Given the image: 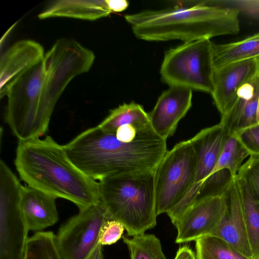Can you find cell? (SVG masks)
I'll use <instances>...</instances> for the list:
<instances>
[{
  "label": "cell",
  "mask_w": 259,
  "mask_h": 259,
  "mask_svg": "<svg viewBox=\"0 0 259 259\" xmlns=\"http://www.w3.org/2000/svg\"><path fill=\"white\" fill-rule=\"evenodd\" d=\"M195 241L196 259H252L213 235L204 236Z\"/></svg>",
  "instance_id": "obj_23"
},
{
  "label": "cell",
  "mask_w": 259,
  "mask_h": 259,
  "mask_svg": "<svg viewBox=\"0 0 259 259\" xmlns=\"http://www.w3.org/2000/svg\"><path fill=\"white\" fill-rule=\"evenodd\" d=\"M215 4L237 10L239 12L259 20V0H213Z\"/></svg>",
  "instance_id": "obj_27"
},
{
  "label": "cell",
  "mask_w": 259,
  "mask_h": 259,
  "mask_svg": "<svg viewBox=\"0 0 259 259\" xmlns=\"http://www.w3.org/2000/svg\"><path fill=\"white\" fill-rule=\"evenodd\" d=\"M110 9L113 12H121L126 10L129 5L125 0H109Z\"/></svg>",
  "instance_id": "obj_31"
},
{
  "label": "cell",
  "mask_w": 259,
  "mask_h": 259,
  "mask_svg": "<svg viewBox=\"0 0 259 259\" xmlns=\"http://www.w3.org/2000/svg\"><path fill=\"white\" fill-rule=\"evenodd\" d=\"M258 259H259V257H258Z\"/></svg>",
  "instance_id": "obj_34"
},
{
  "label": "cell",
  "mask_w": 259,
  "mask_h": 259,
  "mask_svg": "<svg viewBox=\"0 0 259 259\" xmlns=\"http://www.w3.org/2000/svg\"><path fill=\"white\" fill-rule=\"evenodd\" d=\"M195 152L190 140L181 142L167 151L154 172L157 216L179 203L194 184Z\"/></svg>",
  "instance_id": "obj_7"
},
{
  "label": "cell",
  "mask_w": 259,
  "mask_h": 259,
  "mask_svg": "<svg viewBox=\"0 0 259 259\" xmlns=\"http://www.w3.org/2000/svg\"><path fill=\"white\" fill-rule=\"evenodd\" d=\"M236 177L231 180L224 191L227 205L226 214L210 235L224 240L238 251L253 259L241 194Z\"/></svg>",
  "instance_id": "obj_13"
},
{
  "label": "cell",
  "mask_w": 259,
  "mask_h": 259,
  "mask_svg": "<svg viewBox=\"0 0 259 259\" xmlns=\"http://www.w3.org/2000/svg\"><path fill=\"white\" fill-rule=\"evenodd\" d=\"M125 125H133L140 131L153 129L148 113L142 105L134 102L123 103L110 110L98 125L105 131L115 133L119 127Z\"/></svg>",
  "instance_id": "obj_20"
},
{
  "label": "cell",
  "mask_w": 259,
  "mask_h": 259,
  "mask_svg": "<svg viewBox=\"0 0 259 259\" xmlns=\"http://www.w3.org/2000/svg\"><path fill=\"white\" fill-rule=\"evenodd\" d=\"M45 53L38 42L29 39L14 44L0 60V97L3 98L13 84L27 71L39 63Z\"/></svg>",
  "instance_id": "obj_14"
},
{
  "label": "cell",
  "mask_w": 259,
  "mask_h": 259,
  "mask_svg": "<svg viewBox=\"0 0 259 259\" xmlns=\"http://www.w3.org/2000/svg\"><path fill=\"white\" fill-rule=\"evenodd\" d=\"M227 135H233L259 123V78L257 73L238 90L228 111L220 122Z\"/></svg>",
  "instance_id": "obj_16"
},
{
  "label": "cell",
  "mask_w": 259,
  "mask_h": 259,
  "mask_svg": "<svg viewBox=\"0 0 259 259\" xmlns=\"http://www.w3.org/2000/svg\"><path fill=\"white\" fill-rule=\"evenodd\" d=\"M87 259H103L102 245L99 243Z\"/></svg>",
  "instance_id": "obj_32"
},
{
  "label": "cell",
  "mask_w": 259,
  "mask_h": 259,
  "mask_svg": "<svg viewBox=\"0 0 259 259\" xmlns=\"http://www.w3.org/2000/svg\"><path fill=\"white\" fill-rule=\"evenodd\" d=\"M227 135L224 126L219 123L201 130L190 139L196 158L195 181L185 197L167 212L175 225L196 200L204 181L211 175L219 160Z\"/></svg>",
  "instance_id": "obj_10"
},
{
  "label": "cell",
  "mask_w": 259,
  "mask_h": 259,
  "mask_svg": "<svg viewBox=\"0 0 259 259\" xmlns=\"http://www.w3.org/2000/svg\"><path fill=\"white\" fill-rule=\"evenodd\" d=\"M174 259H196V257L188 246L183 245L179 248Z\"/></svg>",
  "instance_id": "obj_30"
},
{
  "label": "cell",
  "mask_w": 259,
  "mask_h": 259,
  "mask_svg": "<svg viewBox=\"0 0 259 259\" xmlns=\"http://www.w3.org/2000/svg\"><path fill=\"white\" fill-rule=\"evenodd\" d=\"M95 59L93 52L78 42L62 38L13 84L6 95L5 120L19 141L46 133L66 87L75 77L89 71Z\"/></svg>",
  "instance_id": "obj_1"
},
{
  "label": "cell",
  "mask_w": 259,
  "mask_h": 259,
  "mask_svg": "<svg viewBox=\"0 0 259 259\" xmlns=\"http://www.w3.org/2000/svg\"><path fill=\"white\" fill-rule=\"evenodd\" d=\"M258 57L259 33L235 42L218 45L213 44V69Z\"/></svg>",
  "instance_id": "obj_19"
},
{
  "label": "cell",
  "mask_w": 259,
  "mask_h": 259,
  "mask_svg": "<svg viewBox=\"0 0 259 259\" xmlns=\"http://www.w3.org/2000/svg\"><path fill=\"white\" fill-rule=\"evenodd\" d=\"M130 259H166L159 239L153 234H141L122 237Z\"/></svg>",
  "instance_id": "obj_25"
},
{
  "label": "cell",
  "mask_w": 259,
  "mask_h": 259,
  "mask_svg": "<svg viewBox=\"0 0 259 259\" xmlns=\"http://www.w3.org/2000/svg\"><path fill=\"white\" fill-rule=\"evenodd\" d=\"M243 207L246 231L253 259L259 257V205L245 183L236 176Z\"/></svg>",
  "instance_id": "obj_21"
},
{
  "label": "cell",
  "mask_w": 259,
  "mask_h": 259,
  "mask_svg": "<svg viewBox=\"0 0 259 259\" xmlns=\"http://www.w3.org/2000/svg\"><path fill=\"white\" fill-rule=\"evenodd\" d=\"M125 229L119 222L107 220L102 226L99 236V243L102 245L115 243L122 236Z\"/></svg>",
  "instance_id": "obj_29"
},
{
  "label": "cell",
  "mask_w": 259,
  "mask_h": 259,
  "mask_svg": "<svg viewBox=\"0 0 259 259\" xmlns=\"http://www.w3.org/2000/svg\"><path fill=\"white\" fill-rule=\"evenodd\" d=\"M249 156L247 150L234 135L227 134L219 160L210 176L226 170L233 178H235L244 160Z\"/></svg>",
  "instance_id": "obj_22"
},
{
  "label": "cell",
  "mask_w": 259,
  "mask_h": 259,
  "mask_svg": "<svg viewBox=\"0 0 259 259\" xmlns=\"http://www.w3.org/2000/svg\"><path fill=\"white\" fill-rule=\"evenodd\" d=\"M224 191L196 199L187 209L175 225L178 232L176 243L195 241L212 233L227 211Z\"/></svg>",
  "instance_id": "obj_11"
},
{
  "label": "cell",
  "mask_w": 259,
  "mask_h": 259,
  "mask_svg": "<svg viewBox=\"0 0 259 259\" xmlns=\"http://www.w3.org/2000/svg\"><path fill=\"white\" fill-rule=\"evenodd\" d=\"M23 259H64L58 248L56 235L39 231L29 237Z\"/></svg>",
  "instance_id": "obj_24"
},
{
  "label": "cell",
  "mask_w": 259,
  "mask_h": 259,
  "mask_svg": "<svg viewBox=\"0 0 259 259\" xmlns=\"http://www.w3.org/2000/svg\"><path fill=\"white\" fill-rule=\"evenodd\" d=\"M109 218L100 202L70 218L56 235L59 250L64 259H87L99 243L100 231Z\"/></svg>",
  "instance_id": "obj_9"
},
{
  "label": "cell",
  "mask_w": 259,
  "mask_h": 259,
  "mask_svg": "<svg viewBox=\"0 0 259 259\" xmlns=\"http://www.w3.org/2000/svg\"><path fill=\"white\" fill-rule=\"evenodd\" d=\"M255 59L256 62V73L259 78V57Z\"/></svg>",
  "instance_id": "obj_33"
},
{
  "label": "cell",
  "mask_w": 259,
  "mask_h": 259,
  "mask_svg": "<svg viewBox=\"0 0 259 259\" xmlns=\"http://www.w3.org/2000/svg\"><path fill=\"white\" fill-rule=\"evenodd\" d=\"M172 7L126 15L138 38L147 41L180 40L184 42L224 35L240 30L237 10L213 0L177 1Z\"/></svg>",
  "instance_id": "obj_4"
},
{
  "label": "cell",
  "mask_w": 259,
  "mask_h": 259,
  "mask_svg": "<svg viewBox=\"0 0 259 259\" xmlns=\"http://www.w3.org/2000/svg\"><path fill=\"white\" fill-rule=\"evenodd\" d=\"M112 13L109 0H59L48 5L38 17L40 19L64 17L94 21Z\"/></svg>",
  "instance_id": "obj_18"
},
{
  "label": "cell",
  "mask_w": 259,
  "mask_h": 259,
  "mask_svg": "<svg viewBox=\"0 0 259 259\" xmlns=\"http://www.w3.org/2000/svg\"><path fill=\"white\" fill-rule=\"evenodd\" d=\"M233 135L245 148L250 155H259V123Z\"/></svg>",
  "instance_id": "obj_28"
},
{
  "label": "cell",
  "mask_w": 259,
  "mask_h": 259,
  "mask_svg": "<svg viewBox=\"0 0 259 259\" xmlns=\"http://www.w3.org/2000/svg\"><path fill=\"white\" fill-rule=\"evenodd\" d=\"M237 176L245 183L259 205V155H250L241 166Z\"/></svg>",
  "instance_id": "obj_26"
},
{
  "label": "cell",
  "mask_w": 259,
  "mask_h": 259,
  "mask_svg": "<svg viewBox=\"0 0 259 259\" xmlns=\"http://www.w3.org/2000/svg\"><path fill=\"white\" fill-rule=\"evenodd\" d=\"M57 198L29 186L22 185L20 206L29 231H41L57 222Z\"/></svg>",
  "instance_id": "obj_17"
},
{
  "label": "cell",
  "mask_w": 259,
  "mask_h": 259,
  "mask_svg": "<svg viewBox=\"0 0 259 259\" xmlns=\"http://www.w3.org/2000/svg\"><path fill=\"white\" fill-rule=\"evenodd\" d=\"M166 141L152 130L124 142L97 125L78 135L64 147L77 168L99 181L114 176L155 171L167 151Z\"/></svg>",
  "instance_id": "obj_2"
},
{
  "label": "cell",
  "mask_w": 259,
  "mask_h": 259,
  "mask_svg": "<svg viewBox=\"0 0 259 259\" xmlns=\"http://www.w3.org/2000/svg\"><path fill=\"white\" fill-rule=\"evenodd\" d=\"M14 164L28 186L69 200L79 210L100 202L98 182L77 168L64 146L50 136L19 141Z\"/></svg>",
  "instance_id": "obj_3"
},
{
  "label": "cell",
  "mask_w": 259,
  "mask_h": 259,
  "mask_svg": "<svg viewBox=\"0 0 259 259\" xmlns=\"http://www.w3.org/2000/svg\"><path fill=\"white\" fill-rule=\"evenodd\" d=\"M256 74L255 59L237 62L213 69V102L221 115L225 114L233 105L238 89Z\"/></svg>",
  "instance_id": "obj_15"
},
{
  "label": "cell",
  "mask_w": 259,
  "mask_h": 259,
  "mask_svg": "<svg viewBox=\"0 0 259 259\" xmlns=\"http://www.w3.org/2000/svg\"><path fill=\"white\" fill-rule=\"evenodd\" d=\"M22 185L0 160V259H23L29 231L21 213Z\"/></svg>",
  "instance_id": "obj_8"
},
{
  "label": "cell",
  "mask_w": 259,
  "mask_h": 259,
  "mask_svg": "<svg viewBox=\"0 0 259 259\" xmlns=\"http://www.w3.org/2000/svg\"><path fill=\"white\" fill-rule=\"evenodd\" d=\"M213 43L209 39L184 42L167 50L160 67L162 80L211 94L213 89Z\"/></svg>",
  "instance_id": "obj_6"
},
{
  "label": "cell",
  "mask_w": 259,
  "mask_h": 259,
  "mask_svg": "<svg viewBox=\"0 0 259 259\" xmlns=\"http://www.w3.org/2000/svg\"><path fill=\"white\" fill-rule=\"evenodd\" d=\"M154 172L117 175L98 182L100 202L109 219L121 223L129 237L156 225Z\"/></svg>",
  "instance_id": "obj_5"
},
{
  "label": "cell",
  "mask_w": 259,
  "mask_h": 259,
  "mask_svg": "<svg viewBox=\"0 0 259 259\" xmlns=\"http://www.w3.org/2000/svg\"><path fill=\"white\" fill-rule=\"evenodd\" d=\"M192 90L172 85L159 97L152 110L148 113L154 131L166 140L176 132L178 124L192 106Z\"/></svg>",
  "instance_id": "obj_12"
}]
</instances>
